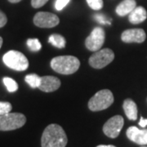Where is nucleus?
<instances>
[{
	"instance_id": "obj_27",
	"label": "nucleus",
	"mask_w": 147,
	"mask_h": 147,
	"mask_svg": "<svg viewBox=\"0 0 147 147\" xmlns=\"http://www.w3.org/2000/svg\"><path fill=\"white\" fill-rule=\"evenodd\" d=\"M96 147H116L115 146H112V145H100V146H97Z\"/></svg>"
},
{
	"instance_id": "obj_11",
	"label": "nucleus",
	"mask_w": 147,
	"mask_h": 147,
	"mask_svg": "<svg viewBox=\"0 0 147 147\" xmlns=\"http://www.w3.org/2000/svg\"><path fill=\"white\" fill-rule=\"evenodd\" d=\"M127 137L136 144L141 146L147 145V129H139L137 127L131 126L126 131Z\"/></svg>"
},
{
	"instance_id": "obj_16",
	"label": "nucleus",
	"mask_w": 147,
	"mask_h": 147,
	"mask_svg": "<svg viewBox=\"0 0 147 147\" xmlns=\"http://www.w3.org/2000/svg\"><path fill=\"white\" fill-rule=\"evenodd\" d=\"M48 42L54 47H58V48H63L65 47V44H66L65 38L62 35L57 34H53L49 37Z\"/></svg>"
},
{
	"instance_id": "obj_26",
	"label": "nucleus",
	"mask_w": 147,
	"mask_h": 147,
	"mask_svg": "<svg viewBox=\"0 0 147 147\" xmlns=\"http://www.w3.org/2000/svg\"><path fill=\"white\" fill-rule=\"evenodd\" d=\"M139 125L142 127H146L147 126V119H144L143 117H141V119L139 121Z\"/></svg>"
},
{
	"instance_id": "obj_6",
	"label": "nucleus",
	"mask_w": 147,
	"mask_h": 147,
	"mask_svg": "<svg viewBox=\"0 0 147 147\" xmlns=\"http://www.w3.org/2000/svg\"><path fill=\"white\" fill-rule=\"evenodd\" d=\"M115 53L110 48H105L95 52L89 58V65L94 69H102L113 61Z\"/></svg>"
},
{
	"instance_id": "obj_4",
	"label": "nucleus",
	"mask_w": 147,
	"mask_h": 147,
	"mask_svg": "<svg viewBox=\"0 0 147 147\" xmlns=\"http://www.w3.org/2000/svg\"><path fill=\"white\" fill-rule=\"evenodd\" d=\"M3 61L7 67L16 71H24L29 67V61L26 57L15 50H11L4 54Z\"/></svg>"
},
{
	"instance_id": "obj_29",
	"label": "nucleus",
	"mask_w": 147,
	"mask_h": 147,
	"mask_svg": "<svg viewBox=\"0 0 147 147\" xmlns=\"http://www.w3.org/2000/svg\"><path fill=\"white\" fill-rule=\"evenodd\" d=\"M2 45H3V38L0 37V48L2 47Z\"/></svg>"
},
{
	"instance_id": "obj_12",
	"label": "nucleus",
	"mask_w": 147,
	"mask_h": 147,
	"mask_svg": "<svg viewBox=\"0 0 147 147\" xmlns=\"http://www.w3.org/2000/svg\"><path fill=\"white\" fill-rule=\"evenodd\" d=\"M61 86L60 79L55 76H43L41 77L38 88L45 92H52L57 90Z\"/></svg>"
},
{
	"instance_id": "obj_17",
	"label": "nucleus",
	"mask_w": 147,
	"mask_h": 147,
	"mask_svg": "<svg viewBox=\"0 0 147 147\" xmlns=\"http://www.w3.org/2000/svg\"><path fill=\"white\" fill-rule=\"evenodd\" d=\"M40 79L41 77H39L36 74H30L26 76L25 80L27 84H29L32 88H36L39 87L40 84Z\"/></svg>"
},
{
	"instance_id": "obj_5",
	"label": "nucleus",
	"mask_w": 147,
	"mask_h": 147,
	"mask_svg": "<svg viewBox=\"0 0 147 147\" xmlns=\"http://www.w3.org/2000/svg\"><path fill=\"white\" fill-rule=\"evenodd\" d=\"M26 118L21 113H8L0 115V131L16 130L25 125Z\"/></svg>"
},
{
	"instance_id": "obj_24",
	"label": "nucleus",
	"mask_w": 147,
	"mask_h": 147,
	"mask_svg": "<svg viewBox=\"0 0 147 147\" xmlns=\"http://www.w3.org/2000/svg\"><path fill=\"white\" fill-rule=\"evenodd\" d=\"M48 0H31V5L34 8H39L45 5Z\"/></svg>"
},
{
	"instance_id": "obj_30",
	"label": "nucleus",
	"mask_w": 147,
	"mask_h": 147,
	"mask_svg": "<svg viewBox=\"0 0 147 147\" xmlns=\"http://www.w3.org/2000/svg\"><path fill=\"white\" fill-rule=\"evenodd\" d=\"M141 147H147V146H141Z\"/></svg>"
},
{
	"instance_id": "obj_19",
	"label": "nucleus",
	"mask_w": 147,
	"mask_h": 147,
	"mask_svg": "<svg viewBox=\"0 0 147 147\" xmlns=\"http://www.w3.org/2000/svg\"><path fill=\"white\" fill-rule=\"evenodd\" d=\"M26 44L29 49L32 52H38L42 48V45L38 38H29L27 40Z\"/></svg>"
},
{
	"instance_id": "obj_28",
	"label": "nucleus",
	"mask_w": 147,
	"mask_h": 147,
	"mask_svg": "<svg viewBox=\"0 0 147 147\" xmlns=\"http://www.w3.org/2000/svg\"><path fill=\"white\" fill-rule=\"evenodd\" d=\"M10 3H19V2H21V0H8Z\"/></svg>"
},
{
	"instance_id": "obj_3",
	"label": "nucleus",
	"mask_w": 147,
	"mask_h": 147,
	"mask_svg": "<svg viewBox=\"0 0 147 147\" xmlns=\"http://www.w3.org/2000/svg\"><path fill=\"white\" fill-rule=\"evenodd\" d=\"M114 96L108 89L100 90L88 101V108L92 111H100L109 108L114 102Z\"/></svg>"
},
{
	"instance_id": "obj_18",
	"label": "nucleus",
	"mask_w": 147,
	"mask_h": 147,
	"mask_svg": "<svg viewBox=\"0 0 147 147\" xmlns=\"http://www.w3.org/2000/svg\"><path fill=\"white\" fill-rule=\"evenodd\" d=\"M3 84L6 86L7 89L9 92H14L18 89V84L16 83L14 79L8 78V77H5L3 78Z\"/></svg>"
},
{
	"instance_id": "obj_1",
	"label": "nucleus",
	"mask_w": 147,
	"mask_h": 147,
	"mask_svg": "<svg viewBox=\"0 0 147 147\" xmlns=\"http://www.w3.org/2000/svg\"><path fill=\"white\" fill-rule=\"evenodd\" d=\"M68 142L64 129L58 124H50L44 129L41 137L42 147H65Z\"/></svg>"
},
{
	"instance_id": "obj_20",
	"label": "nucleus",
	"mask_w": 147,
	"mask_h": 147,
	"mask_svg": "<svg viewBox=\"0 0 147 147\" xmlns=\"http://www.w3.org/2000/svg\"><path fill=\"white\" fill-rule=\"evenodd\" d=\"M88 5L92 10L98 11L103 7V0H86Z\"/></svg>"
},
{
	"instance_id": "obj_13",
	"label": "nucleus",
	"mask_w": 147,
	"mask_h": 147,
	"mask_svg": "<svg viewBox=\"0 0 147 147\" xmlns=\"http://www.w3.org/2000/svg\"><path fill=\"white\" fill-rule=\"evenodd\" d=\"M147 18V11L146 10L142 7H136L131 12L128 14V20L130 21V23L133 25H137L142 23L143 21H145Z\"/></svg>"
},
{
	"instance_id": "obj_14",
	"label": "nucleus",
	"mask_w": 147,
	"mask_h": 147,
	"mask_svg": "<svg viewBox=\"0 0 147 147\" xmlns=\"http://www.w3.org/2000/svg\"><path fill=\"white\" fill-rule=\"evenodd\" d=\"M137 7L135 0H123L119 5L116 7L115 11L119 16H125L128 15L131 11Z\"/></svg>"
},
{
	"instance_id": "obj_7",
	"label": "nucleus",
	"mask_w": 147,
	"mask_h": 147,
	"mask_svg": "<svg viewBox=\"0 0 147 147\" xmlns=\"http://www.w3.org/2000/svg\"><path fill=\"white\" fill-rule=\"evenodd\" d=\"M105 34L101 27H95L85 40V46L92 52L100 50L105 42Z\"/></svg>"
},
{
	"instance_id": "obj_2",
	"label": "nucleus",
	"mask_w": 147,
	"mask_h": 147,
	"mask_svg": "<svg viewBox=\"0 0 147 147\" xmlns=\"http://www.w3.org/2000/svg\"><path fill=\"white\" fill-rule=\"evenodd\" d=\"M80 66V61L73 56H60L51 61V67L54 71L61 74H72Z\"/></svg>"
},
{
	"instance_id": "obj_9",
	"label": "nucleus",
	"mask_w": 147,
	"mask_h": 147,
	"mask_svg": "<svg viewBox=\"0 0 147 147\" xmlns=\"http://www.w3.org/2000/svg\"><path fill=\"white\" fill-rule=\"evenodd\" d=\"M124 124L123 118L121 115H115L105 123L103 126V132L108 137L116 138L119 137Z\"/></svg>"
},
{
	"instance_id": "obj_22",
	"label": "nucleus",
	"mask_w": 147,
	"mask_h": 147,
	"mask_svg": "<svg viewBox=\"0 0 147 147\" xmlns=\"http://www.w3.org/2000/svg\"><path fill=\"white\" fill-rule=\"evenodd\" d=\"M94 19L97 22H99L101 25H110V21L106 18V16H104L103 14H95Z\"/></svg>"
},
{
	"instance_id": "obj_21",
	"label": "nucleus",
	"mask_w": 147,
	"mask_h": 147,
	"mask_svg": "<svg viewBox=\"0 0 147 147\" xmlns=\"http://www.w3.org/2000/svg\"><path fill=\"white\" fill-rule=\"evenodd\" d=\"M12 106L10 102L7 101H0V115H3L10 113Z\"/></svg>"
},
{
	"instance_id": "obj_10",
	"label": "nucleus",
	"mask_w": 147,
	"mask_h": 147,
	"mask_svg": "<svg viewBox=\"0 0 147 147\" xmlns=\"http://www.w3.org/2000/svg\"><path fill=\"white\" fill-rule=\"evenodd\" d=\"M146 38V34L142 29H130L126 30L122 33L121 39L122 41L127 43L137 42L142 43Z\"/></svg>"
},
{
	"instance_id": "obj_15",
	"label": "nucleus",
	"mask_w": 147,
	"mask_h": 147,
	"mask_svg": "<svg viewBox=\"0 0 147 147\" xmlns=\"http://www.w3.org/2000/svg\"><path fill=\"white\" fill-rule=\"evenodd\" d=\"M123 108L125 112V115L129 120L135 121L137 119V104L131 99H126L123 101Z\"/></svg>"
},
{
	"instance_id": "obj_8",
	"label": "nucleus",
	"mask_w": 147,
	"mask_h": 147,
	"mask_svg": "<svg viewBox=\"0 0 147 147\" xmlns=\"http://www.w3.org/2000/svg\"><path fill=\"white\" fill-rule=\"evenodd\" d=\"M59 23V17L51 12L39 11L34 17V24L39 28H53L57 26Z\"/></svg>"
},
{
	"instance_id": "obj_25",
	"label": "nucleus",
	"mask_w": 147,
	"mask_h": 147,
	"mask_svg": "<svg viewBox=\"0 0 147 147\" xmlns=\"http://www.w3.org/2000/svg\"><path fill=\"white\" fill-rule=\"evenodd\" d=\"M7 16H6L5 14L2 11L0 10V28L4 26L6 24H7Z\"/></svg>"
},
{
	"instance_id": "obj_23",
	"label": "nucleus",
	"mask_w": 147,
	"mask_h": 147,
	"mask_svg": "<svg viewBox=\"0 0 147 147\" xmlns=\"http://www.w3.org/2000/svg\"><path fill=\"white\" fill-rule=\"evenodd\" d=\"M70 0H57L55 3V8L56 10L61 11L63 8H65L66 5L69 3Z\"/></svg>"
}]
</instances>
